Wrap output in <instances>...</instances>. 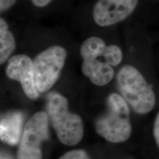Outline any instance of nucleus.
I'll return each instance as SVG.
<instances>
[{
  "instance_id": "1",
  "label": "nucleus",
  "mask_w": 159,
  "mask_h": 159,
  "mask_svg": "<svg viewBox=\"0 0 159 159\" xmlns=\"http://www.w3.org/2000/svg\"><path fill=\"white\" fill-rule=\"evenodd\" d=\"M46 112L59 141L66 146L81 142L84 126L81 117L69 110L67 99L58 92L51 91L46 98Z\"/></svg>"
},
{
  "instance_id": "2",
  "label": "nucleus",
  "mask_w": 159,
  "mask_h": 159,
  "mask_svg": "<svg viewBox=\"0 0 159 159\" xmlns=\"http://www.w3.org/2000/svg\"><path fill=\"white\" fill-rule=\"evenodd\" d=\"M105 114L95 121L97 134L111 143L126 142L132 134L128 104L121 94L111 93L107 97Z\"/></svg>"
},
{
  "instance_id": "3",
  "label": "nucleus",
  "mask_w": 159,
  "mask_h": 159,
  "mask_svg": "<svg viewBox=\"0 0 159 159\" xmlns=\"http://www.w3.org/2000/svg\"><path fill=\"white\" fill-rule=\"evenodd\" d=\"M121 96L136 114H146L156 105V95L152 87L136 67L125 65L116 76Z\"/></svg>"
},
{
  "instance_id": "4",
  "label": "nucleus",
  "mask_w": 159,
  "mask_h": 159,
  "mask_svg": "<svg viewBox=\"0 0 159 159\" xmlns=\"http://www.w3.org/2000/svg\"><path fill=\"white\" fill-rule=\"evenodd\" d=\"M107 46L101 38L92 36L83 41L80 53L83 60L81 70L83 74L90 80L93 84L103 86L112 80L114 71L104 57ZM105 58V57H104Z\"/></svg>"
},
{
  "instance_id": "5",
  "label": "nucleus",
  "mask_w": 159,
  "mask_h": 159,
  "mask_svg": "<svg viewBox=\"0 0 159 159\" xmlns=\"http://www.w3.org/2000/svg\"><path fill=\"white\" fill-rule=\"evenodd\" d=\"M66 57V50L58 45L51 46L35 57V83L39 93L47 92L52 88L64 66Z\"/></svg>"
},
{
  "instance_id": "6",
  "label": "nucleus",
  "mask_w": 159,
  "mask_h": 159,
  "mask_svg": "<svg viewBox=\"0 0 159 159\" xmlns=\"http://www.w3.org/2000/svg\"><path fill=\"white\" fill-rule=\"evenodd\" d=\"M49 123L45 111L36 112L27 120L20 139L18 159H42L41 145L49 137Z\"/></svg>"
},
{
  "instance_id": "7",
  "label": "nucleus",
  "mask_w": 159,
  "mask_h": 159,
  "mask_svg": "<svg viewBox=\"0 0 159 159\" xmlns=\"http://www.w3.org/2000/svg\"><path fill=\"white\" fill-rule=\"evenodd\" d=\"M138 0H97L92 16L99 27H108L126 19L136 9Z\"/></svg>"
},
{
  "instance_id": "8",
  "label": "nucleus",
  "mask_w": 159,
  "mask_h": 159,
  "mask_svg": "<svg viewBox=\"0 0 159 159\" xmlns=\"http://www.w3.org/2000/svg\"><path fill=\"white\" fill-rule=\"evenodd\" d=\"M5 73L9 79L20 83L24 93L29 99H35L39 97L35 83L33 60L27 55L19 54L10 57Z\"/></svg>"
},
{
  "instance_id": "9",
  "label": "nucleus",
  "mask_w": 159,
  "mask_h": 159,
  "mask_svg": "<svg viewBox=\"0 0 159 159\" xmlns=\"http://www.w3.org/2000/svg\"><path fill=\"white\" fill-rule=\"evenodd\" d=\"M22 114L19 111L8 113L1 120V140L8 144L15 145L19 143L22 127Z\"/></svg>"
},
{
  "instance_id": "10",
  "label": "nucleus",
  "mask_w": 159,
  "mask_h": 159,
  "mask_svg": "<svg viewBox=\"0 0 159 159\" xmlns=\"http://www.w3.org/2000/svg\"><path fill=\"white\" fill-rule=\"evenodd\" d=\"M16 49V41L8 25L3 18L0 19V64H3Z\"/></svg>"
},
{
  "instance_id": "11",
  "label": "nucleus",
  "mask_w": 159,
  "mask_h": 159,
  "mask_svg": "<svg viewBox=\"0 0 159 159\" xmlns=\"http://www.w3.org/2000/svg\"><path fill=\"white\" fill-rule=\"evenodd\" d=\"M122 52L118 46L114 44L107 46L104 57L108 64L112 66H118L122 62Z\"/></svg>"
},
{
  "instance_id": "12",
  "label": "nucleus",
  "mask_w": 159,
  "mask_h": 159,
  "mask_svg": "<svg viewBox=\"0 0 159 159\" xmlns=\"http://www.w3.org/2000/svg\"><path fill=\"white\" fill-rule=\"evenodd\" d=\"M58 159H91L88 152L84 150H73L66 152Z\"/></svg>"
},
{
  "instance_id": "13",
  "label": "nucleus",
  "mask_w": 159,
  "mask_h": 159,
  "mask_svg": "<svg viewBox=\"0 0 159 159\" xmlns=\"http://www.w3.org/2000/svg\"><path fill=\"white\" fill-rule=\"evenodd\" d=\"M17 0H0V12L3 13L15 5Z\"/></svg>"
},
{
  "instance_id": "14",
  "label": "nucleus",
  "mask_w": 159,
  "mask_h": 159,
  "mask_svg": "<svg viewBox=\"0 0 159 159\" xmlns=\"http://www.w3.org/2000/svg\"><path fill=\"white\" fill-rule=\"evenodd\" d=\"M153 135L157 146H158V148H159V112L158 114H157L156 119H155L153 127Z\"/></svg>"
},
{
  "instance_id": "15",
  "label": "nucleus",
  "mask_w": 159,
  "mask_h": 159,
  "mask_svg": "<svg viewBox=\"0 0 159 159\" xmlns=\"http://www.w3.org/2000/svg\"><path fill=\"white\" fill-rule=\"evenodd\" d=\"M30 1L35 7H43L48 5L52 0H30Z\"/></svg>"
},
{
  "instance_id": "16",
  "label": "nucleus",
  "mask_w": 159,
  "mask_h": 159,
  "mask_svg": "<svg viewBox=\"0 0 159 159\" xmlns=\"http://www.w3.org/2000/svg\"><path fill=\"white\" fill-rule=\"evenodd\" d=\"M1 159H9V158H6V157H5V156H4V157L2 156L1 157Z\"/></svg>"
}]
</instances>
